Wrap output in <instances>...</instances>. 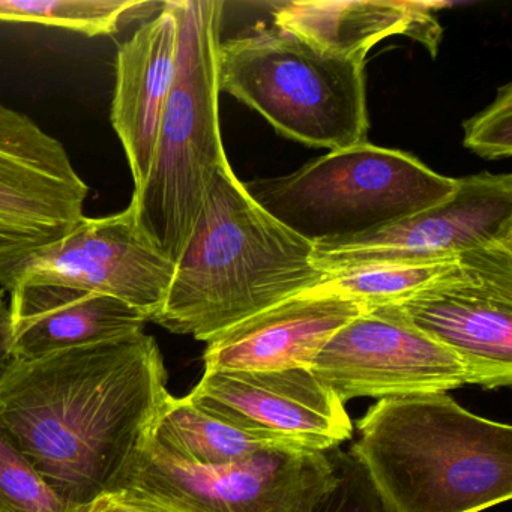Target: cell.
Here are the masks:
<instances>
[{
    "label": "cell",
    "mask_w": 512,
    "mask_h": 512,
    "mask_svg": "<svg viewBox=\"0 0 512 512\" xmlns=\"http://www.w3.org/2000/svg\"><path fill=\"white\" fill-rule=\"evenodd\" d=\"M145 331L17 361L0 376V428L64 499L89 506L118 488L169 400Z\"/></svg>",
    "instance_id": "1"
},
{
    "label": "cell",
    "mask_w": 512,
    "mask_h": 512,
    "mask_svg": "<svg viewBox=\"0 0 512 512\" xmlns=\"http://www.w3.org/2000/svg\"><path fill=\"white\" fill-rule=\"evenodd\" d=\"M314 245L275 220L224 161L152 322L209 340L323 281Z\"/></svg>",
    "instance_id": "2"
},
{
    "label": "cell",
    "mask_w": 512,
    "mask_h": 512,
    "mask_svg": "<svg viewBox=\"0 0 512 512\" xmlns=\"http://www.w3.org/2000/svg\"><path fill=\"white\" fill-rule=\"evenodd\" d=\"M349 455L383 512H482L512 496V427L448 392L377 400Z\"/></svg>",
    "instance_id": "3"
},
{
    "label": "cell",
    "mask_w": 512,
    "mask_h": 512,
    "mask_svg": "<svg viewBox=\"0 0 512 512\" xmlns=\"http://www.w3.org/2000/svg\"><path fill=\"white\" fill-rule=\"evenodd\" d=\"M178 65L154 157L130 205L146 238L178 262L218 167L227 160L218 116L217 50L223 2L173 0Z\"/></svg>",
    "instance_id": "4"
},
{
    "label": "cell",
    "mask_w": 512,
    "mask_h": 512,
    "mask_svg": "<svg viewBox=\"0 0 512 512\" xmlns=\"http://www.w3.org/2000/svg\"><path fill=\"white\" fill-rule=\"evenodd\" d=\"M364 65L320 52L274 25L220 40L217 50L220 92L283 136L329 151L367 142Z\"/></svg>",
    "instance_id": "5"
},
{
    "label": "cell",
    "mask_w": 512,
    "mask_h": 512,
    "mask_svg": "<svg viewBox=\"0 0 512 512\" xmlns=\"http://www.w3.org/2000/svg\"><path fill=\"white\" fill-rule=\"evenodd\" d=\"M457 185L407 152L365 142L244 187L275 220L316 245L397 223L448 199Z\"/></svg>",
    "instance_id": "6"
},
{
    "label": "cell",
    "mask_w": 512,
    "mask_h": 512,
    "mask_svg": "<svg viewBox=\"0 0 512 512\" xmlns=\"http://www.w3.org/2000/svg\"><path fill=\"white\" fill-rule=\"evenodd\" d=\"M337 481L329 452L269 451L232 466L200 467L149 437L116 490L140 491L181 512H317Z\"/></svg>",
    "instance_id": "7"
},
{
    "label": "cell",
    "mask_w": 512,
    "mask_h": 512,
    "mask_svg": "<svg viewBox=\"0 0 512 512\" xmlns=\"http://www.w3.org/2000/svg\"><path fill=\"white\" fill-rule=\"evenodd\" d=\"M397 307L464 362L470 385L511 386L512 236L461 254L442 280Z\"/></svg>",
    "instance_id": "8"
},
{
    "label": "cell",
    "mask_w": 512,
    "mask_h": 512,
    "mask_svg": "<svg viewBox=\"0 0 512 512\" xmlns=\"http://www.w3.org/2000/svg\"><path fill=\"white\" fill-rule=\"evenodd\" d=\"M175 274L140 230L131 205L118 214L83 218L64 238L28 254L0 260V289L49 283L112 296L152 322L163 307Z\"/></svg>",
    "instance_id": "9"
},
{
    "label": "cell",
    "mask_w": 512,
    "mask_h": 512,
    "mask_svg": "<svg viewBox=\"0 0 512 512\" xmlns=\"http://www.w3.org/2000/svg\"><path fill=\"white\" fill-rule=\"evenodd\" d=\"M512 236V176L458 179L454 193L430 208L356 238L314 245L323 274L398 263L457 259L467 251Z\"/></svg>",
    "instance_id": "10"
},
{
    "label": "cell",
    "mask_w": 512,
    "mask_h": 512,
    "mask_svg": "<svg viewBox=\"0 0 512 512\" xmlns=\"http://www.w3.org/2000/svg\"><path fill=\"white\" fill-rule=\"evenodd\" d=\"M310 370L344 404L470 385L464 362L410 325L397 305L368 308L350 320L317 353Z\"/></svg>",
    "instance_id": "11"
},
{
    "label": "cell",
    "mask_w": 512,
    "mask_h": 512,
    "mask_svg": "<svg viewBox=\"0 0 512 512\" xmlns=\"http://www.w3.org/2000/svg\"><path fill=\"white\" fill-rule=\"evenodd\" d=\"M88 194L64 145L0 106V260L64 238L86 217Z\"/></svg>",
    "instance_id": "12"
},
{
    "label": "cell",
    "mask_w": 512,
    "mask_h": 512,
    "mask_svg": "<svg viewBox=\"0 0 512 512\" xmlns=\"http://www.w3.org/2000/svg\"><path fill=\"white\" fill-rule=\"evenodd\" d=\"M187 398L230 424L301 451L329 452L353 436L346 404L310 368L205 371Z\"/></svg>",
    "instance_id": "13"
},
{
    "label": "cell",
    "mask_w": 512,
    "mask_h": 512,
    "mask_svg": "<svg viewBox=\"0 0 512 512\" xmlns=\"http://www.w3.org/2000/svg\"><path fill=\"white\" fill-rule=\"evenodd\" d=\"M365 310L340 296L302 293L215 335L203 355L205 371L310 368L332 335Z\"/></svg>",
    "instance_id": "14"
},
{
    "label": "cell",
    "mask_w": 512,
    "mask_h": 512,
    "mask_svg": "<svg viewBox=\"0 0 512 512\" xmlns=\"http://www.w3.org/2000/svg\"><path fill=\"white\" fill-rule=\"evenodd\" d=\"M179 22L175 2L143 23L116 56L112 125L127 155L134 191L142 187L169 101L178 65Z\"/></svg>",
    "instance_id": "15"
},
{
    "label": "cell",
    "mask_w": 512,
    "mask_h": 512,
    "mask_svg": "<svg viewBox=\"0 0 512 512\" xmlns=\"http://www.w3.org/2000/svg\"><path fill=\"white\" fill-rule=\"evenodd\" d=\"M10 293L17 361L136 334L149 322L127 302L76 287L25 283Z\"/></svg>",
    "instance_id": "16"
},
{
    "label": "cell",
    "mask_w": 512,
    "mask_h": 512,
    "mask_svg": "<svg viewBox=\"0 0 512 512\" xmlns=\"http://www.w3.org/2000/svg\"><path fill=\"white\" fill-rule=\"evenodd\" d=\"M272 25L320 52L365 64L368 52L395 35L418 40L436 53L442 29L433 8L404 0H292L272 4Z\"/></svg>",
    "instance_id": "17"
},
{
    "label": "cell",
    "mask_w": 512,
    "mask_h": 512,
    "mask_svg": "<svg viewBox=\"0 0 512 512\" xmlns=\"http://www.w3.org/2000/svg\"><path fill=\"white\" fill-rule=\"evenodd\" d=\"M151 439L188 464L226 467L269 451H301L274 437L251 433L197 407L187 397L170 395L158 413Z\"/></svg>",
    "instance_id": "18"
},
{
    "label": "cell",
    "mask_w": 512,
    "mask_h": 512,
    "mask_svg": "<svg viewBox=\"0 0 512 512\" xmlns=\"http://www.w3.org/2000/svg\"><path fill=\"white\" fill-rule=\"evenodd\" d=\"M458 259L350 269L325 275L323 281L305 293L340 296L367 308L397 305L442 280L455 268Z\"/></svg>",
    "instance_id": "19"
},
{
    "label": "cell",
    "mask_w": 512,
    "mask_h": 512,
    "mask_svg": "<svg viewBox=\"0 0 512 512\" xmlns=\"http://www.w3.org/2000/svg\"><path fill=\"white\" fill-rule=\"evenodd\" d=\"M143 5L136 0H0V22L34 23L100 37L115 34L121 20Z\"/></svg>",
    "instance_id": "20"
},
{
    "label": "cell",
    "mask_w": 512,
    "mask_h": 512,
    "mask_svg": "<svg viewBox=\"0 0 512 512\" xmlns=\"http://www.w3.org/2000/svg\"><path fill=\"white\" fill-rule=\"evenodd\" d=\"M64 499L0 428V512H88Z\"/></svg>",
    "instance_id": "21"
},
{
    "label": "cell",
    "mask_w": 512,
    "mask_h": 512,
    "mask_svg": "<svg viewBox=\"0 0 512 512\" xmlns=\"http://www.w3.org/2000/svg\"><path fill=\"white\" fill-rule=\"evenodd\" d=\"M464 127V146L479 157L500 160L512 155V85L497 91L496 100Z\"/></svg>",
    "instance_id": "22"
},
{
    "label": "cell",
    "mask_w": 512,
    "mask_h": 512,
    "mask_svg": "<svg viewBox=\"0 0 512 512\" xmlns=\"http://www.w3.org/2000/svg\"><path fill=\"white\" fill-rule=\"evenodd\" d=\"M329 454L334 460L338 481L317 512H383L359 464L338 448Z\"/></svg>",
    "instance_id": "23"
},
{
    "label": "cell",
    "mask_w": 512,
    "mask_h": 512,
    "mask_svg": "<svg viewBox=\"0 0 512 512\" xmlns=\"http://www.w3.org/2000/svg\"><path fill=\"white\" fill-rule=\"evenodd\" d=\"M88 512H181L148 494L131 488H121L98 497Z\"/></svg>",
    "instance_id": "24"
},
{
    "label": "cell",
    "mask_w": 512,
    "mask_h": 512,
    "mask_svg": "<svg viewBox=\"0 0 512 512\" xmlns=\"http://www.w3.org/2000/svg\"><path fill=\"white\" fill-rule=\"evenodd\" d=\"M14 362H17V358L14 353L10 302L5 299L4 290L0 289V376H4Z\"/></svg>",
    "instance_id": "25"
}]
</instances>
